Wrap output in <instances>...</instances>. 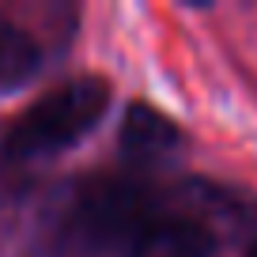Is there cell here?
I'll list each match as a JSON object with an SVG mask.
<instances>
[{"instance_id":"6da1fadb","label":"cell","mask_w":257,"mask_h":257,"mask_svg":"<svg viewBox=\"0 0 257 257\" xmlns=\"http://www.w3.org/2000/svg\"><path fill=\"white\" fill-rule=\"evenodd\" d=\"M106 106H110V83L98 76H76L61 83L57 91L42 95L31 110H23V117L4 133L0 159L12 167H31L49 155H61L102 121Z\"/></svg>"},{"instance_id":"7a4b0ae2","label":"cell","mask_w":257,"mask_h":257,"mask_svg":"<svg viewBox=\"0 0 257 257\" xmlns=\"http://www.w3.org/2000/svg\"><path fill=\"white\" fill-rule=\"evenodd\" d=\"M152 223V193L137 178L121 174H95L76 189L68 227L87 246H117L137 242V234Z\"/></svg>"},{"instance_id":"3957f363","label":"cell","mask_w":257,"mask_h":257,"mask_svg":"<svg viewBox=\"0 0 257 257\" xmlns=\"http://www.w3.org/2000/svg\"><path fill=\"white\" fill-rule=\"evenodd\" d=\"M212 253H216L212 231L185 216L152 219L128 246V257H212Z\"/></svg>"},{"instance_id":"277c9868","label":"cell","mask_w":257,"mask_h":257,"mask_svg":"<svg viewBox=\"0 0 257 257\" xmlns=\"http://www.w3.org/2000/svg\"><path fill=\"white\" fill-rule=\"evenodd\" d=\"M182 133L178 125L159 113L148 102H133L125 110V121H121V148H125L128 159L137 163H163L170 152L178 148Z\"/></svg>"},{"instance_id":"5b68a950","label":"cell","mask_w":257,"mask_h":257,"mask_svg":"<svg viewBox=\"0 0 257 257\" xmlns=\"http://www.w3.org/2000/svg\"><path fill=\"white\" fill-rule=\"evenodd\" d=\"M42 53L34 46V38L16 27L12 19L0 16V91H16L38 72Z\"/></svg>"},{"instance_id":"8992f818","label":"cell","mask_w":257,"mask_h":257,"mask_svg":"<svg viewBox=\"0 0 257 257\" xmlns=\"http://www.w3.org/2000/svg\"><path fill=\"white\" fill-rule=\"evenodd\" d=\"M246 257H257V246H253V249H249V253H246Z\"/></svg>"}]
</instances>
